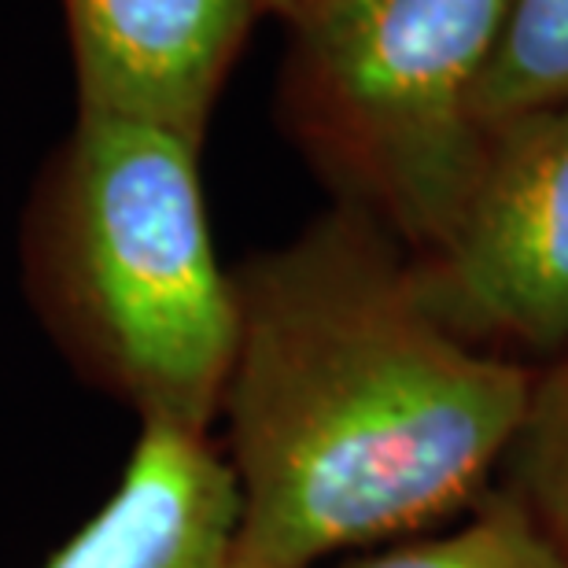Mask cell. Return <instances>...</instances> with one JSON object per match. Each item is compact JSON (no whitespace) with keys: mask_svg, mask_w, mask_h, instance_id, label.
<instances>
[{"mask_svg":"<svg viewBox=\"0 0 568 568\" xmlns=\"http://www.w3.org/2000/svg\"><path fill=\"white\" fill-rule=\"evenodd\" d=\"M561 104H568V0H509L476 97L484 130Z\"/></svg>","mask_w":568,"mask_h":568,"instance_id":"cell-7","label":"cell"},{"mask_svg":"<svg viewBox=\"0 0 568 568\" xmlns=\"http://www.w3.org/2000/svg\"><path fill=\"white\" fill-rule=\"evenodd\" d=\"M333 568H568V561L517 498L491 491L447 531L392 542Z\"/></svg>","mask_w":568,"mask_h":568,"instance_id":"cell-8","label":"cell"},{"mask_svg":"<svg viewBox=\"0 0 568 568\" xmlns=\"http://www.w3.org/2000/svg\"><path fill=\"white\" fill-rule=\"evenodd\" d=\"M509 0H317L288 22L281 115L347 203L406 255L450 225L484 155L476 111Z\"/></svg>","mask_w":568,"mask_h":568,"instance_id":"cell-3","label":"cell"},{"mask_svg":"<svg viewBox=\"0 0 568 568\" xmlns=\"http://www.w3.org/2000/svg\"><path fill=\"white\" fill-rule=\"evenodd\" d=\"M78 115L207 138L258 0H60Z\"/></svg>","mask_w":568,"mask_h":568,"instance_id":"cell-5","label":"cell"},{"mask_svg":"<svg viewBox=\"0 0 568 568\" xmlns=\"http://www.w3.org/2000/svg\"><path fill=\"white\" fill-rule=\"evenodd\" d=\"M236 295L219 414L236 568H325L495 491L539 369L443 325L369 214H317L236 270Z\"/></svg>","mask_w":568,"mask_h":568,"instance_id":"cell-1","label":"cell"},{"mask_svg":"<svg viewBox=\"0 0 568 568\" xmlns=\"http://www.w3.org/2000/svg\"><path fill=\"white\" fill-rule=\"evenodd\" d=\"M200 152L174 130L74 115L33 178L19 270L89 388L141 425L214 436L241 295L214 247Z\"/></svg>","mask_w":568,"mask_h":568,"instance_id":"cell-2","label":"cell"},{"mask_svg":"<svg viewBox=\"0 0 568 568\" xmlns=\"http://www.w3.org/2000/svg\"><path fill=\"white\" fill-rule=\"evenodd\" d=\"M503 480L498 491L517 498L568 561V355L536 373L525 428Z\"/></svg>","mask_w":568,"mask_h":568,"instance_id":"cell-9","label":"cell"},{"mask_svg":"<svg viewBox=\"0 0 568 568\" xmlns=\"http://www.w3.org/2000/svg\"><path fill=\"white\" fill-rule=\"evenodd\" d=\"M410 266L473 347L539 369L568 355V104L487 130L450 225Z\"/></svg>","mask_w":568,"mask_h":568,"instance_id":"cell-4","label":"cell"},{"mask_svg":"<svg viewBox=\"0 0 568 568\" xmlns=\"http://www.w3.org/2000/svg\"><path fill=\"white\" fill-rule=\"evenodd\" d=\"M317 4V0H258V8L270 11V16H277L284 22H292V19H300L306 8Z\"/></svg>","mask_w":568,"mask_h":568,"instance_id":"cell-10","label":"cell"},{"mask_svg":"<svg viewBox=\"0 0 568 568\" xmlns=\"http://www.w3.org/2000/svg\"><path fill=\"white\" fill-rule=\"evenodd\" d=\"M236 525L219 439L141 425L111 495L38 568H236Z\"/></svg>","mask_w":568,"mask_h":568,"instance_id":"cell-6","label":"cell"}]
</instances>
